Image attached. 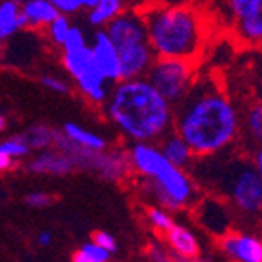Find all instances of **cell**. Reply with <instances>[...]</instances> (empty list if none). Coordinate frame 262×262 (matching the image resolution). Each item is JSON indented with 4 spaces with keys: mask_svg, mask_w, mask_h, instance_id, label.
I'll return each mask as SVG.
<instances>
[{
    "mask_svg": "<svg viewBox=\"0 0 262 262\" xmlns=\"http://www.w3.org/2000/svg\"><path fill=\"white\" fill-rule=\"evenodd\" d=\"M120 51V68H122V78H140L146 77L149 68L155 62L157 55L149 42L127 46Z\"/></svg>",
    "mask_w": 262,
    "mask_h": 262,
    "instance_id": "7c38bea8",
    "label": "cell"
},
{
    "mask_svg": "<svg viewBox=\"0 0 262 262\" xmlns=\"http://www.w3.org/2000/svg\"><path fill=\"white\" fill-rule=\"evenodd\" d=\"M91 51H93L95 64L98 66V70L102 71L104 77L115 84V82L122 80V68H120V51L115 46V42L110 38L106 29L100 28L93 33V37L90 40Z\"/></svg>",
    "mask_w": 262,
    "mask_h": 262,
    "instance_id": "30bf717a",
    "label": "cell"
},
{
    "mask_svg": "<svg viewBox=\"0 0 262 262\" xmlns=\"http://www.w3.org/2000/svg\"><path fill=\"white\" fill-rule=\"evenodd\" d=\"M146 221H147V224L151 226L157 233H160V235H164L173 224H175L173 217L169 215V209L162 208V206H147Z\"/></svg>",
    "mask_w": 262,
    "mask_h": 262,
    "instance_id": "d4e9b609",
    "label": "cell"
},
{
    "mask_svg": "<svg viewBox=\"0 0 262 262\" xmlns=\"http://www.w3.org/2000/svg\"><path fill=\"white\" fill-rule=\"evenodd\" d=\"M6 127V120H4V117H2V115H0V131L4 129Z\"/></svg>",
    "mask_w": 262,
    "mask_h": 262,
    "instance_id": "b9f144b4",
    "label": "cell"
},
{
    "mask_svg": "<svg viewBox=\"0 0 262 262\" xmlns=\"http://www.w3.org/2000/svg\"><path fill=\"white\" fill-rule=\"evenodd\" d=\"M20 137L29 147H35V149H48V147L57 146L60 133H57V131L48 126H33Z\"/></svg>",
    "mask_w": 262,
    "mask_h": 262,
    "instance_id": "cb8c5ba5",
    "label": "cell"
},
{
    "mask_svg": "<svg viewBox=\"0 0 262 262\" xmlns=\"http://www.w3.org/2000/svg\"><path fill=\"white\" fill-rule=\"evenodd\" d=\"M73 80L77 84L78 91L86 97L88 102H91L93 106H104L106 104L113 84L104 77V73L98 70L97 64H93L90 70H86Z\"/></svg>",
    "mask_w": 262,
    "mask_h": 262,
    "instance_id": "9a60e30c",
    "label": "cell"
},
{
    "mask_svg": "<svg viewBox=\"0 0 262 262\" xmlns=\"http://www.w3.org/2000/svg\"><path fill=\"white\" fill-rule=\"evenodd\" d=\"M191 173L199 188L224 199L235 213L250 219L262 215V180L250 153L235 149L196 159Z\"/></svg>",
    "mask_w": 262,
    "mask_h": 262,
    "instance_id": "3957f363",
    "label": "cell"
},
{
    "mask_svg": "<svg viewBox=\"0 0 262 262\" xmlns=\"http://www.w3.org/2000/svg\"><path fill=\"white\" fill-rule=\"evenodd\" d=\"M175 131L196 159L241 147L242 106L213 75H199L188 97L175 106Z\"/></svg>",
    "mask_w": 262,
    "mask_h": 262,
    "instance_id": "6da1fadb",
    "label": "cell"
},
{
    "mask_svg": "<svg viewBox=\"0 0 262 262\" xmlns=\"http://www.w3.org/2000/svg\"><path fill=\"white\" fill-rule=\"evenodd\" d=\"M20 8L22 15L28 20V28L31 29L48 28L60 15L58 8L51 0H22Z\"/></svg>",
    "mask_w": 262,
    "mask_h": 262,
    "instance_id": "e0dca14e",
    "label": "cell"
},
{
    "mask_svg": "<svg viewBox=\"0 0 262 262\" xmlns=\"http://www.w3.org/2000/svg\"><path fill=\"white\" fill-rule=\"evenodd\" d=\"M29 168H31L33 171L57 173V175H62V173H68L70 169L75 168V160L64 151H46L33 160V162L29 164Z\"/></svg>",
    "mask_w": 262,
    "mask_h": 262,
    "instance_id": "44dd1931",
    "label": "cell"
},
{
    "mask_svg": "<svg viewBox=\"0 0 262 262\" xmlns=\"http://www.w3.org/2000/svg\"><path fill=\"white\" fill-rule=\"evenodd\" d=\"M22 0H4L0 4V38L8 40L28 28V20L22 15Z\"/></svg>",
    "mask_w": 262,
    "mask_h": 262,
    "instance_id": "ac0fdd59",
    "label": "cell"
},
{
    "mask_svg": "<svg viewBox=\"0 0 262 262\" xmlns=\"http://www.w3.org/2000/svg\"><path fill=\"white\" fill-rule=\"evenodd\" d=\"M250 155H251V159H253V164H255V168H257V173H258V177H260V180H262V146H258L255 151L250 153Z\"/></svg>",
    "mask_w": 262,
    "mask_h": 262,
    "instance_id": "d590c367",
    "label": "cell"
},
{
    "mask_svg": "<svg viewBox=\"0 0 262 262\" xmlns=\"http://www.w3.org/2000/svg\"><path fill=\"white\" fill-rule=\"evenodd\" d=\"M11 166V157L0 151V169H8Z\"/></svg>",
    "mask_w": 262,
    "mask_h": 262,
    "instance_id": "74e56055",
    "label": "cell"
},
{
    "mask_svg": "<svg viewBox=\"0 0 262 262\" xmlns=\"http://www.w3.org/2000/svg\"><path fill=\"white\" fill-rule=\"evenodd\" d=\"M258 0H215V20L224 24L226 28H231L237 20H241L246 13L250 11Z\"/></svg>",
    "mask_w": 262,
    "mask_h": 262,
    "instance_id": "ffe728a7",
    "label": "cell"
},
{
    "mask_svg": "<svg viewBox=\"0 0 262 262\" xmlns=\"http://www.w3.org/2000/svg\"><path fill=\"white\" fill-rule=\"evenodd\" d=\"M199 75L201 62L188 58L157 57L146 77L173 106H179L188 97Z\"/></svg>",
    "mask_w": 262,
    "mask_h": 262,
    "instance_id": "8992f818",
    "label": "cell"
},
{
    "mask_svg": "<svg viewBox=\"0 0 262 262\" xmlns=\"http://www.w3.org/2000/svg\"><path fill=\"white\" fill-rule=\"evenodd\" d=\"M40 84L49 91H55V93H70V84L64 80L62 77L58 75H51V73H44L40 77Z\"/></svg>",
    "mask_w": 262,
    "mask_h": 262,
    "instance_id": "f1b7e54d",
    "label": "cell"
},
{
    "mask_svg": "<svg viewBox=\"0 0 262 262\" xmlns=\"http://www.w3.org/2000/svg\"><path fill=\"white\" fill-rule=\"evenodd\" d=\"M64 135L68 137V139L73 140V142L80 144V146H84V147L97 149V151H104V149L107 147V142L104 137L97 135V133H93V131L84 129V127L77 126V124H73V122L64 124Z\"/></svg>",
    "mask_w": 262,
    "mask_h": 262,
    "instance_id": "603a6c76",
    "label": "cell"
},
{
    "mask_svg": "<svg viewBox=\"0 0 262 262\" xmlns=\"http://www.w3.org/2000/svg\"><path fill=\"white\" fill-rule=\"evenodd\" d=\"M49 242V233H42L40 235V244H48Z\"/></svg>",
    "mask_w": 262,
    "mask_h": 262,
    "instance_id": "ab89813d",
    "label": "cell"
},
{
    "mask_svg": "<svg viewBox=\"0 0 262 262\" xmlns=\"http://www.w3.org/2000/svg\"><path fill=\"white\" fill-rule=\"evenodd\" d=\"M199 262H229L228 258H224L222 255H219V257H209V258H201Z\"/></svg>",
    "mask_w": 262,
    "mask_h": 262,
    "instance_id": "f35d334b",
    "label": "cell"
},
{
    "mask_svg": "<svg viewBox=\"0 0 262 262\" xmlns=\"http://www.w3.org/2000/svg\"><path fill=\"white\" fill-rule=\"evenodd\" d=\"M253 93H251V97L257 98V100H260L262 102V57L258 62H255V68H253Z\"/></svg>",
    "mask_w": 262,
    "mask_h": 262,
    "instance_id": "d6a6232c",
    "label": "cell"
},
{
    "mask_svg": "<svg viewBox=\"0 0 262 262\" xmlns=\"http://www.w3.org/2000/svg\"><path fill=\"white\" fill-rule=\"evenodd\" d=\"M104 111L110 122L131 144L159 142L175 129V106L147 77L115 82Z\"/></svg>",
    "mask_w": 262,
    "mask_h": 262,
    "instance_id": "7a4b0ae2",
    "label": "cell"
},
{
    "mask_svg": "<svg viewBox=\"0 0 262 262\" xmlns=\"http://www.w3.org/2000/svg\"><path fill=\"white\" fill-rule=\"evenodd\" d=\"M166 248L182 262H199L202 258V246L189 226L175 224L164 233Z\"/></svg>",
    "mask_w": 262,
    "mask_h": 262,
    "instance_id": "8fae6325",
    "label": "cell"
},
{
    "mask_svg": "<svg viewBox=\"0 0 262 262\" xmlns=\"http://www.w3.org/2000/svg\"><path fill=\"white\" fill-rule=\"evenodd\" d=\"M60 62L66 73L70 75L71 78H77L78 75H82L95 64L91 44L82 46V48L77 49H62Z\"/></svg>",
    "mask_w": 262,
    "mask_h": 262,
    "instance_id": "d6986e66",
    "label": "cell"
},
{
    "mask_svg": "<svg viewBox=\"0 0 262 262\" xmlns=\"http://www.w3.org/2000/svg\"><path fill=\"white\" fill-rule=\"evenodd\" d=\"M82 251L84 253H88L90 257H93L95 260H100V262H107V258H110V251L104 250V248H100L98 244H86L82 246Z\"/></svg>",
    "mask_w": 262,
    "mask_h": 262,
    "instance_id": "836d02e7",
    "label": "cell"
},
{
    "mask_svg": "<svg viewBox=\"0 0 262 262\" xmlns=\"http://www.w3.org/2000/svg\"><path fill=\"white\" fill-rule=\"evenodd\" d=\"M71 22L70 18H68V15H64V13H60V15L55 18L51 24L46 28V35H48V40L51 46H55V48H60L64 46V40L66 37H68V33H70L71 29Z\"/></svg>",
    "mask_w": 262,
    "mask_h": 262,
    "instance_id": "484cf974",
    "label": "cell"
},
{
    "mask_svg": "<svg viewBox=\"0 0 262 262\" xmlns=\"http://www.w3.org/2000/svg\"><path fill=\"white\" fill-rule=\"evenodd\" d=\"M262 146V102L251 97L248 104L242 106V151L251 153Z\"/></svg>",
    "mask_w": 262,
    "mask_h": 262,
    "instance_id": "4fadbf2b",
    "label": "cell"
},
{
    "mask_svg": "<svg viewBox=\"0 0 262 262\" xmlns=\"http://www.w3.org/2000/svg\"><path fill=\"white\" fill-rule=\"evenodd\" d=\"M233 38L244 48H262V0L229 28Z\"/></svg>",
    "mask_w": 262,
    "mask_h": 262,
    "instance_id": "5bb4252c",
    "label": "cell"
},
{
    "mask_svg": "<svg viewBox=\"0 0 262 262\" xmlns=\"http://www.w3.org/2000/svg\"><path fill=\"white\" fill-rule=\"evenodd\" d=\"M88 44H90V40H88L84 29H82L80 26L73 24L70 29V33H68V37H66L62 49H77V48H82V46H88Z\"/></svg>",
    "mask_w": 262,
    "mask_h": 262,
    "instance_id": "83f0119b",
    "label": "cell"
},
{
    "mask_svg": "<svg viewBox=\"0 0 262 262\" xmlns=\"http://www.w3.org/2000/svg\"><path fill=\"white\" fill-rule=\"evenodd\" d=\"M51 201H53V199L48 196V195H44V193H33V195H29L28 199H26V202L31 204V206H46Z\"/></svg>",
    "mask_w": 262,
    "mask_h": 262,
    "instance_id": "e575fe53",
    "label": "cell"
},
{
    "mask_svg": "<svg viewBox=\"0 0 262 262\" xmlns=\"http://www.w3.org/2000/svg\"><path fill=\"white\" fill-rule=\"evenodd\" d=\"M122 11H126V0H98L95 8L88 9V22L97 29L106 28Z\"/></svg>",
    "mask_w": 262,
    "mask_h": 262,
    "instance_id": "7402d4cb",
    "label": "cell"
},
{
    "mask_svg": "<svg viewBox=\"0 0 262 262\" xmlns=\"http://www.w3.org/2000/svg\"><path fill=\"white\" fill-rule=\"evenodd\" d=\"M159 147L169 162H173L175 166H179V168H184L191 171L196 157L191 147H189V144L186 142L175 129H173L171 133H168L164 139L159 140Z\"/></svg>",
    "mask_w": 262,
    "mask_h": 262,
    "instance_id": "2e32d148",
    "label": "cell"
},
{
    "mask_svg": "<svg viewBox=\"0 0 262 262\" xmlns=\"http://www.w3.org/2000/svg\"><path fill=\"white\" fill-rule=\"evenodd\" d=\"M104 29L119 49L147 42V26L142 9H126Z\"/></svg>",
    "mask_w": 262,
    "mask_h": 262,
    "instance_id": "9c48e42d",
    "label": "cell"
},
{
    "mask_svg": "<svg viewBox=\"0 0 262 262\" xmlns=\"http://www.w3.org/2000/svg\"><path fill=\"white\" fill-rule=\"evenodd\" d=\"M4 58V46H2V38H0V62Z\"/></svg>",
    "mask_w": 262,
    "mask_h": 262,
    "instance_id": "60d3db41",
    "label": "cell"
},
{
    "mask_svg": "<svg viewBox=\"0 0 262 262\" xmlns=\"http://www.w3.org/2000/svg\"><path fill=\"white\" fill-rule=\"evenodd\" d=\"M131 168L144 182V193L157 206L169 211H182L195 206L199 184L189 169L169 162L160 151L159 142H133L127 147Z\"/></svg>",
    "mask_w": 262,
    "mask_h": 262,
    "instance_id": "5b68a950",
    "label": "cell"
},
{
    "mask_svg": "<svg viewBox=\"0 0 262 262\" xmlns=\"http://www.w3.org/2000/svg\"><path fill=\"white\" fill-rule=\"evenodd\" d=\"M91 238H93L95 244H98L100 248L107 250L110 253L117 250V242H115V237H111V235L106 233V231H93Z\"/></svg>",
    "mask_w": 262,
    "mask_h": 262,
    "instance_id": "1f68e13d",
    "label": "cell"
},
{
    "mask_svg": "<svg viewBox=\"0 0 262 262\" xmlns=\"http://www.w3.org/2000/svg\"><path fill=\"white\" fill-rule=\"evenodd\" d=\"M233 211L235 209L217 195H206L195 202L193 217L196 224L211 237H222L233 229Z\"/></svg>",
    "mask_w": 262,
    "mask_h": 262,
    "instance_id": "52a82bcc",
    "label": "cell"
},
{
    "mask_svg": "<svg viewBox=\"0 0 262 262\" xmlns=\"http://www.w3.org/2000/svg\"><path fill=\"white\" fill-rule=\"evenodd\" d=\"M217 251L229 262H262V237L231 229L217 238Z\"/></svg>",
    "mask_w": 262,
    "mask_h": 262,
    "instance_id": "ba28073f",
    "label": "cell"
},
{
    "mask_svg": "<svg viewBox=\"0 0 262 262\" xmlns=\"http://www.w3.org/2000/svg\"><path fill=\"white\" fill-rule=\"evenodd\" d=\"M73 262H100V260H95L93 257H90V255L84 253V251L80 250L73 255Z\"/></svg>",
    "mask_w": 262,
    "mask_h": 262,
    "instance_id": "8d00e7d4",
    "label": "cell"
},
{
    "mask_svg": "<svg viewBox=\"0 0 262 262\" xmlns=\"http://www.w3.org/2000/svg\"><path fill=\"white\" fill-rule=\"evenodd\" d=\"M55 6L58 8V11L64 13V15H75L80 9H84L82 0H51Z\"/></svg>",
    "mask_w": 262,
    "mask_h": 262,
    "instance_id": "4dcf8cb0",
    "label": "cell"
},
{
    "mask_svg": "<svg viewBox=\"0 0 262 262\" xmlns=\"http://www.w3.org/2000/svg\"><path fill=\"white\" fill-rule=\"evenodd\" d=\"M147 42L157 57L188 58L201 62L208 48L209 18L193 4H153L142 9Z\"/></svg>",
    "mask_w": 262,
    "mask_h": 262,
    "instance_id": "277c9868",
    "label": "cell"
},
{
    "mask_svg": "<svg viewBox=\"0 0 262 262\" xmlns=\"http://www.w3.org/2000/svg\"><path fill=\"white\" fill-rule=\"evenodd\" d=\"M29 149L31 147L28 146V144L22 140V137H15V139L11 140H4V142L0 144V151L6 153V155H9L13 159V157H24L29 153Z\"/></svg>",
    "mask_w": 262,
    "mask_h": 262,
    "instance_id": "4316f807",
    "label": "cell"
},
{
    "mask_svg": "<svg viewBox=\"0 0 262 262\" xmlns=\"http://www.w3.org/2000/svg\"><path fill=\"white\" fill-rule=\"evenodd\" d=\"M147 255H149V260L151 262H182L168 248H162V246H151Z\"/></svg>",
    "mask_w": 262,
    "mask_h": 262,
    "instance_id": "f546056e",
    "label": "cell"
}]
</instances>
